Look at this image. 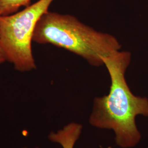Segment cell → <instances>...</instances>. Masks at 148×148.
Masks as SVG:
<instances>
[{
	"instance_id": "6da1fadb",
	"label": "cell",
	"mask_w": 148,
	"mask_h": 148,
	"mask_svg": "<svg viewBox=\"0 0 148 148\" xmlns=\"http://www.w3.org/2000/svg\"><path fill=\"white\" fill-rule=\"evenodd\" d=\"M131 59L128 51H117L103 59L111 86L108 95L95 98L88 121L93 127L111 130L115 141L121 148H134L141 139L136 123L138 115L148 117V99L134 95L125 73Z\"/></svg>"
},
{
	"instance_id": "7a4b0ae2",
	"label": "cell",
	"mask_w": 148,
	"mask_h": 148,
	"mask_svg": "<svg viewBox=\"0 0 148 148\" xmlns=\"http://www.w3.org/2000/svg\"><path fill=\"white\" fill-rule=\"evenodd\" d=\"M32 41L64 48L95 66L104 65L103 58L121 48L111 34L96 31L74 16L49 11L37 22Z\"/></svg>"
},
{
	"instance_id": "3957f363",
	"label": "cell",
	"mask_w": 148,
	"mask_h": 148,
	"mask_svg": "<svg viewBox=\"0 0 148 148\" xmlns=\"http://www.w3.org/2000/svg\"><path fill=\"white\" fill-rule=\"evenodd\" d=\"M54 0H39L23 10L0 16V48L6 60L21 72L36 69L32 43L37 22Z\"/></svg>"
},
{
	"instance_id": "277c9868",
	"label": "cell",
	"mask_w": 148,
	"mask_h": 148,
	"mask_svg": "<svg viewBox=\"0 0 148 148\" xmlns=\"http://www.w3.org/2000/svg\"><path fill=\"white\" fill-rule=\"evenodd\" d=\"M82 130L81 124L71 122L57 132L50 133L48 138L51 141L59 144L63 148H74L81 136Z\"/></svg>"
},
{
	"instance_id": "5b68a950",
	"label": "cell",
	"mask_w": 148,
	"mask_h": 148,
	"mask_svg": "<svg viewBox=\"0 0 148 148\" xmlns=\"http://www.w3.org/2000/svg\"><path fill=\"white\" fill-rule=\"evenodd\" d=\"M31 0H0V16L15 13L22 7L30 5Z\"/></svg>"
},
{
	"instance_id": "8992f818",
	"label": "cell",
	"mask_w": 148,
	"mask_h": 148,
	"mask_svg": "<svg viewBox=\"0 0 148 148\" xmlns=\"http://www.w3.org/2000/svg\"><path fill=\"white\" fill-rule=\"evenodd\" d=\"M5 61H6L5 57L0 48V64L3 63Z\"/></svg>"
},
{
	"instance_id": "52a82bcc",
	"label": "cell",
	"mask_w": 148,
	"mask_h": 148,
	"mask_svg": "<svg viewBox=\"0 0 148 148\" xmlns=\"http://www.w3.org/2000/svg\"></svg>"
}]
</instances>
